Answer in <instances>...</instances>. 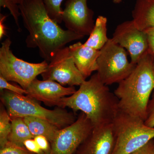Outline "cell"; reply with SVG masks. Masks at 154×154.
<instances>
[{
	"label": "cell",
	"instance_id": "cell-1",
	"mask_svg": "<svg viewBox=\"0 0 154 154\" xmlns=\"http://www.w3.org/2000/svg\"><path fill=\"white\" fill-rule=\"evenodd\" d=\"M19 6L23 25L29 33L26 46L38 48L39 55L48 63L67 44L85 36L61 28L48 16L43 0H23Z\"/></svg>",
	"mask_w": 154,
	"mask_h": 154
},
{
	"label": "cell",
	"instance_id": "cell-2",
	"mask_svg": "<svg viewBox=\"0 0 154 154\" xmlns=\"http://www.w3.org/2000/svg\"><path fill=\"white\" fill-rule=\"evenodd\" d=\"M57 106L86 114L94 127L111 123L119 110L118 99L97 73L91 76L71 96L62 98Z\"/></svg>",
	"mask_w": 154,
	"mask_h": 154
},
{
	"label": "cell",
	"instance_id": "cell-3",
	"mask_svg": "<svg viewBox=\"0 0 154 154\" xmlns=\"http://www.w3.org/2000/svg\"><path fill=\"white\" fill-rule=\"evenodd\" d=\"M154 91V69L148 52L132 72L119 83L114 92L119 111L140 119L146 117L147 108Z\"/></svg>",
	"mask_w": 154,
	"mask_h": 154
},
{
	"label": "cell",
	"instance_id": "cell-4",
	"mask_svg": "<svg viewBox=\"0 0 154 154\" xmlns=\"http://www.w3.org/2000/svg\"><path fill=\"white\" fill-rule=\"evenodd\" d=\"M1 91L2 104L11 117H38L49 122L60 129L70 125L76 119L74 113L69 112L64 108L57 107L54 110H49L28 96L19 95L8 90Z\"/></svg>",
	"mask_w": 154,
	"mask_h": 154
},
{
	"label": "cell",
	"instance_id": "cell-5",
	"mask_svg": "<svg viewBox=\"0 0 154 154\" xmlns=\"http://www.w3.org/2000/svg\"><path fill=\"white\" fill-rule=\"evenodd\" d=\"M116 137L113 154H130L154 138V128L140 119L119 110L112 122Z\"/></svg>",
	"mask_w": 154,
	"mask_h": 154
},
{
	"label": "cell",
	"instance_id": "cell-6",
	"mask_svg": "<svg viewBox=\"0 0 154 154\" xmlns=\"http://www.w3.org/2000/svg\"><path fill=\"white\" fill-rule=\"evenodd\" d=\"M11 43L9 38L2 43L0 75L8 82L18 83L26 90L37 76L46 70L48 63L45 60L39 63H30L18 58L11 50Z\"/></svg>",
	"mask_w": 154,
	"mask_h": 154
},
{
	"label": "cell",
	"instance_id": "cell-7",
	"mask_svg": "<svg viewBox=\"0 0 154 154\" xmlns=\"http://www.w3.org/2000/svg\"><path fill=\"white\" fill-rule=\"evenodd\" d=\"M100 51L97 73L106 85L120 83L132 72L136 66L128 61L125 48L112 38H109Z\"/></svg>",
	"mask_w": 154,
	"mask_h": 154
},
{
	"label": "cell",
	"instance_id": "cell-8",
	"mask_svg": "<svg viewBox=\"0 0 154 154\" xmlns=\"http://www.w3.org/2000/svg\"><path fill=\"white\" fill-rule=\"evenodd\" d=\"M94 128L86 114L81 112L72 124L60 130L50 143V154H73Z\"/></svg>",
	"mask_w": 154,
	"mask_h": 154
},
{
	"label": "cell",
	"instance_id": "cell-9",
	"mask_svg": "<svg viewBox=\"0 0 154 154\" xmlns=\"http://www.w3.org/2000/svg\"><path fill=\"white\" fill-rule=\"evenodd\" d=\"M41 75L44 80H52L69 87L80 86L86 80L76 66L69 47L58 51Z\"/></svg>",
	"mask_w": 154,
	"mask_h": 154
},
{
	"label": "cell",
	"instance_id": "cell-10",
	"mask_svg": "<svg viewBox=\"0 0 154 154\" xmlns=\"http://www.w3.org/2000/svg\"><path fill=\"white\" fill-rule=\"evenodd\" d=\"M113 41L129 53L131 63L137 65L148 52L146 33L138 29L133 20L119 24L113 33Z\"/></svg>",
	"mask_w": 154,
	"mask_h": 154
},
{
	"label": "cell",
	"instance_id": "cell-11",
	"mask_svg": "<svg viewBox=\"0 0 154 154\" xmlns=\"http://www.w3.org/2000/svg\"><path fill=\"white\" fill-rule=\"evenodd\" d=\"M88 0H67L63 10L62 21L68 30L83 35H90L94 28V12L88 8Z\"/></svg>",
	"mask_w": 154,
	"mask_h": 154
},
{
	"label": "cell",
	"instance_id": "cell-12",
	"mask_svg": "<svg viewBox=\"0 0 154 154\" xmlns=\"http://www.w3.org/2000/svg\"><path fill=\"white\" fill-rule=\"evenodd\" d=\"M116 137L112 122L94 127L76 154H113Z\"/></svg>",
	"mask_w": 154,
	"mask_h": 154
},
{
	"label": "cell",
	"instance_id": "cell-13",
	"mask_svg": "<svg viewBox=\"0 0 154 154\" xmlns=\"http://www.w3.org/2000/svg\"><path fill=\"white\" fill-rule=\"evenodd\" d=\"M26 90L27 96L50 106H57L62 98L71 96L76 91L74 87H65L52 80L41 81L36 79Z\"/></svg>",
	"mask_w": 154,
	"mask_h": 154
},
{
	"label": "cell",
	"instance_id": "cell-14",
	"mask_svg": "<svg viewBox=\"0 0 154 154\" xmlns=\"http://www.w3.org/2000/svg\"><path fill=\"white\" fill-rule=\"evenodd\" d=\"M69 48L76 66L86 79L93 72L97 71L100 50L86 46L80 42Z\"/></svg>",
	"mask_w": 154,
	"mask_h": 154
},
{
	"label": "cell",
	"instance_id": "cell-15",
	"mask_svg": "<svg viewBox=\"0 0 154 154\" xmlns=\"http://www.w3.org/2000/svg\"><path fill=\"white\" fill-rule=\"evenodd\" d=\"M132 16L135 25L140 30L146 32L154 28V0H137Z\"/></svg>",
	"mask_w": 154,
	"mask_h": 154
},
{
	"label": "cell",
	"instance_id": "cell-16",
	"mask_svg": "<svg viewBox=\"0 0 154 154\" xmlns=\"http://www.w3.org/2000/svg\"><path fill=\"white\" fill-rule=\"evenodd\" d=\"M22 118L34 137L43 136L47 138L50 143L61 129L54 124L42 119L32 116H26Z\"/></svg>",
	"mask_w": 154,
	"mask_h": 154
},
{
	"label": "cell",
	"instance_id": "cell-17",
	"mask_svg": "<svg viewBox=\"0 0 154 154\" xmlns=\"http://www.w3.org/2000/svg\"><path fill=\"white\" fill-rule=\"evenodd\" d=\"M107 19L106 17L99 16L97 17L89 38L84 43L86 46L100 50L108 41L107 38Z\"/></svg>",
	"mask_w": 154,
	"mask_h": 154
},
{
	"label": "cell",
	"instance_id": "cell-18",
	"mask_svg": "<svg viewBox=\"0 0 154 154\" xmlns=\"http://www.w3.org/2000/svg\"><path fill=\"white\" fill-rule=\"evenodd\" d=\"M11 131L8 137L9 141L20 146H24V143L29 139L33 138L28 125L22 117H11Z\"/></svg>",
	"mask_w": 154,
	"mask_h": 154
},
{
	"label": "cell",
	"instance_id": "cell-19",
	"mask_svg": "<svg viewBox=\"0 0 154 154\" xmlns=\"http://www.w3.org/2000/svg\"><path fill=\"white\" fill-rule=\"evenodd\" d=\"M11 118L7 110L1 105L0 110V147L5 145L8 141L11 131Z\"/></svg>",
	"mask_w": 154,
	"mask_h": 154
},
{
	"label": "cell",
	"instance_id": "cell-20",
	"mask_svg": "<svg viewBox=\"0 0 154 154\" xmlns=\"http://www.w3.org/2000/svg\"><path fill=\"white\" fill-rule=\"evenodd\" d=\"M45 8L50 18L58 24L62 21L63 10L61 8L63 0H43Z\"/></svg>",
	"mask_w": 154,
	"mask_h": 154
},
{
	"label": "cell",
	"instance_id": "cell-21",
	"mask_svg": "<svg viewBox=\"0 0 154 154\" xmlns=\"http://www.w3.org/2000/svg\"><path fill=\"white\" fill-rule=\"evenodd\" d=\"M0 154H35L28 151L25 146H20L10 141L0 149Z\"/></svg>",
	"mask_w": 154,
	"mask_h": 154
},
{
	"label": "cell",
	"instance_id": "cell-22",
	"mask_svg": "<svg viewBox=\"0 0 154 154\" xmlns=\"http://www.w3.org/2000/svg\"><path fill=\"white\" fill-rule=\"evenodd\" d=\"M0 6L4 8H8L11 12L16 25L18 28V31H21V29L19 25V18L21 16L19 5L12 2L11 0H0Z\"/></svg>",
	"mask_w": 154,
	"mask_h": 154
},
{
	"label": "cell",
	"instance_id": "cell-23",
	"mask_svg": "<svg viewBox=\"0 0 154 154\" xmlns=\"http://www.w3.org/2000/svg\"><path fill=\"white\" fill-rule=\"evenodd\" d=\"M0 89L1 91L8 90L19 95H27L28 94L27 90H25L22 87L11 84L1 75H0Z\"/></svg>",
	"mask_w": 154,
	"mask_h": 154
},
{
	"label": "cell",
	"instance_id": "cell-24",
	"mask_svg": "<svg viewBox=\"0 0 154 154\" xmlns=\"http://www.w3.org/2000/svg\"><path fill=\"white\" fill-rule=\"evenodd\" d=\"M144 123L147 126L154 128V91L148 105L146 117Z\"/></svg>",
	"mask_w": 154,
	"mask_h": 154
},
{
	"label": "cell",
	"instance_id": "cell-25",
	"mask_svg": "<svg viewBox=\"0 0 154 154\" xmlns=\"http://www.w3.org/2000/svg\"><path fill=\"white\" fill-rule=\"evenodd\" d=\"M34 140L42 150L45 154H50L51 150V146L50 143L48 139L43 136H37L34 138Z\"/></svg>",
	"mask_w": 154,
	"mask_h": 154
},
{
	"label": "cell",
	"instance_id": "cell-26",
	"mask_svg": "<svg viewBox=\"0 0 154 154\" xmlns=\"http://www.w3.org/2000/svg\"><path fill=\"white\" fill-rule=\"evenodd\" d=\"M24 145L29 151L35 154H45L38 146L34 139L27 140L24 142Z\"/></svg>",
	"mask_w": 154,
	"mask_h": 154
},
{
	"label": "cell",
	"instance_id": "cell-27",
	"mask_svg": "<svg viewBox=\"0 0 154 154\" xmlns=\"http://www.w3.org/2000/svg\"><path fill=\"white\" fill-rule=\"evenodd\" d=\"M130 154H154V140L153 139L143 146Z\"/></svg>",
	"mask_w": 154,
	"mask_h": 154
},
{
	"label": "cell",
	"instance_id": "cell-28",
	"mask_svg": "<svg viewBox=\"0 0 154 154\" xmlns=\"http://www.w3.org/2000/svg\"><path fill=\"white\" fill-rule=\"evenodd\" d=\"M147 35L148 41V53L154 55V28L149 29L146 32Z\"/></svg>",
	"mask_w": 154,
	"mask_h": 154
},
{
	"label": "cell",
	"instance_id": "cell-29",
	"mask_svg": "<svg viewBox=\"0 0 154 154\" xmlns=\"http://www.w3.org/2000/svg\"><path fill=\"white\" fill-rule=\"evenodd\" d=\"M7 16L3 14H0V39H2L3 36L6 35V27L4 24Z\"/></svg>",
	"mask_w": 154,
	"mask_h": 154
},
{
	"label": "cell",
	"instance_id": "cell-30",
	"mask_svg": "<svg viewBox=\"0 0 154 154\" xmlns=\"http://www.w3.org/2000/svg\"><path fill=\"white\" fill-rule=\"evenodd\" d=\"M11 1L15 3V4L19 5L22 2L23 0H11Z\"/></svg>",
	"mask_w": 154,
	"mask_h": 154
},
{
	"label": "cell",
	"instance_id": "cell-31",
	"mask_svg": "<svg viewBox=\"0 0 154 154\" xmlns=\"http://www.w3.org/2000/svg\"><path fill=\"white\" fill-rule=\"evenodd\" d=\"M113 2L114 4H120L122 2V0H113Z\"/></svg>",
	"mask_w": 154,
	"mask_h": 154
},
{
	"label": "cell",
	"instance_id": "cell-32",
	"mask_svg": "<svg viewBox=\"0 0 154 154\" xmlns=\"http://www.w3.org/2000/svg\"><path fill=\"white\" fill-rule=\"evenodd\" d=\"M152 63H153V66L154 68V61L152 60Z\"/></svg>",
	"mask_w": 154,
	"mask_h": 154
}]
</instances>
